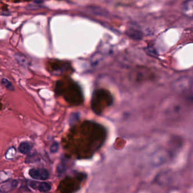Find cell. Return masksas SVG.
Returning a JSON list of instances; mask_svg holds the SVG:
<instances>
[{"label":"cell","instance_id":"cell-1","mask_svg":"<svg viewBox=\"0 0 193 193\" xmlns=\"http://www.w3.org/2000/svg\"><path fill=\"white\" fill-rule=\"evenodd\" d=\"M68 89V90H62L61 92V94H62L63 92H65L64 97L67 101L74 104H78L79 103L78 102H79V92L77 85L73 83L71 84Z\"/></svg>","mask_w":193,"mask_h":193},{"label":"cell","instance_id":"cell-2","mask_svg":"<svg viewBox=\"0 0 193 193\" xmlns=\"http://www.w3.org/2000/svg\"><path fill=\"white\" fill-rule=\"evenodd\" d=\"M31 177L35 180H46L49 177V173L47 169L44 168H33L29 171Z\"/></svg>","mask_w":193,"mask_h":193},{"label":"cell","instance_id":"cell-3","mask_svg":"<svg viewBox=\"0 0 193 193\" xmlns=\"http://www.w3.org/2000/svg\"><path fill=\"white\" fill-rule=\"evenodd\" d=\"M30 186L35 190H39L40 192H48L51 189V185L48 182H39L36 181H30Z\"/></svg>","mask_w":193,"mask_h":193},{"label":"cell","instance_id":"cell-4","mask_svg":"<svg viewBox=\"0 0 193 193\" xmlns=\"http://www.w3.org/2000/svg\"><path fill=\"white\" fill-rule=\"evenodd\" d=\"M182 12L188 18H192L193 16V0H186L182 5Z\"/></svg>","mask_w":193,"mask_h":193},{"label":"cell","instance_id":"cell-5","mask_svg":"<svg viewBox=\"0 0 193 193\" xmlns=\"http://www.w3.org/2000/svg\"><path fill=\"white\" fill-rule=\"evenodd\" d=\"M31 144L28 142H22L19 146V150L20 153L23 154H27L31 151Z\"/></svg>","mask_w":193,"mask_h":193},{"label":"cell","instance_id":"cell-6","mask_svg":"<svg viewBox=\"0 0 193 193\" xmlns=\"http://www.w3.org/2000/svg\"><path fill=\"white\" fill-rule=\"evenodd\" d=\"M16 61L18 62L19 64L23 66H27L28 64L27 60L26 59V58L25 56H23L22 54H17L15 56Z\"/></svg>","mask_w":193,"mask_h":193},{"label":"cell","instance_id":"cell-7","mask_svg":"<svg viewBox=\"0 0 193 193\" xmlns=\"http://www.w3.org/2000/svg\"><path fill=\"white\" fill-rule=\"evenodd\" d=\"M2 83L8 90L11 91L14 90V88L13 87L12 84L7 79H3L2 80Z\"/></svg>","mask_w":193,"mask_h":193},{"label":"cell","instance_id":"cell-8","mask_svg":"<svg viewBox=\"0 0 193 193\" xmlns=\"http://www.w3.org/2000/svg\"><path fill=\"white\" fill-rule=\"evenodd\" d=\"M129 36H131V37H133L134 39H139L140 38V36L139 35V33L138 32V31H136V30H132V31H129Z\"/></svg>","mask_w":193,"mask_h":193},{"label":"cell","instance_id":"cell-9","mask_svg":"<svg viewBox=\"0 0 193 193\" xmlns=\"http://www.w3.org/2000/svg\"><path fill=\"white\" fill-rule=\"evenodd\" d=\"M59 148V145L57 142H54V143L51 145L50 148V151L52 153H56Z\"/></svg>","mask_w":193,"mask_h":193},{"label":"cell","instance_id":"cell-10","mask_svg":"<svg viewBox=\"0 0 193 193\" xmlns=\"http://www.w3.org/2000/svg\"><path fill=\"white\" fill-rule=\"evenodd\" d=\"M2 105L1 103H0V110L2 109Z\"/></svg>","mask_w":193,"mask_h":193},{"label":"cell","instance_id":"cell-11","mask_svg":"<svg viewBox=\"0 0 193 193\" xmlns=\"http://www.w3.org/2000/svg\"><path fill=\"white\" fill-rule=\"evenodd\" d=\"M25 1H30V0H25Z\"/></svg>","mask_w":193,"mask_h":193}]
</instances>
